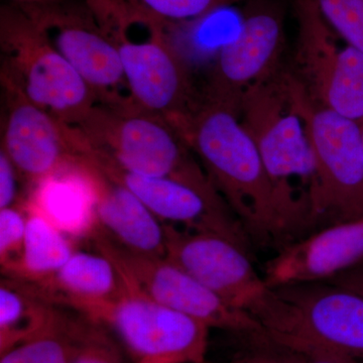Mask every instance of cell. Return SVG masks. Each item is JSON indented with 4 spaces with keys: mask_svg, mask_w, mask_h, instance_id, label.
Segmentation results:
<instances>
[{
    "mask_svg": "<svg viewBox=\"0 0 363 363\" xmlns=\"http://www.w3.org/2000/svg\"><path fill=\"white\" fill-rule=\"evenodd\" d=\"M175 128L199 157L250 240L279 250L297 240L283 200L238 114L201 99Z\"/></svg>",
    "mask_w": 363,
    "mask_h": 363,
    "instance_id": "1",
    "label": "cell"
},
{
    "mask_svg": "<svg viewBox=\"0 0 363 363\" xmlns=\"http://www.w3.org/2000/svg\"><path fill=\"white\" fill-rule=\"evenodd\" d=\"M241 124L252 138L276 186L297 240L312 233L311 196L315 167L302 117L294 104L288 72L255 86L243 97Z\"/></svg>",
    "mask_w": 363,
    "mask_h": 363,
    "instance_id": "2",
    "label": "cell"
},
{
    "mask_svg": "<svg viewBox=\"0 0 363 363\" xmlns=\"http://www.w3.org/2000/svg\"><path fill=\"white\" fill-rule=\"evenodd\" d=\"M267 340L308 346L363 362V294L323 283L271 289L252 313Z\"/></svg>",
    "mask_w": 363,
    "mask_h": 363,
    "instance_id": "3",
    "label": "cell"
},
{
    "mask_svg": "<svg viewBox=\"0 0 363 363\" xmlns=\"http://www.w3.org/2000/svg\"><path fill=\"white\" fill-rule=\"evenodd\" d=\"M288 81L314 161L310 196L313 233L363 218L362 125L315 104L290 72Z\"/></svg>",
    "mask_w": 363,
    "mask_h": 363,
    "instance_id": "4",
    "label": "cell"
},
{
    "mask_svg": "<svg viewBox=\"0 0 363 363\" xmlns=\"http://www.w3.org/2000/svg\"><path fill=\"white\" fill-rule=\"evenodd\" d=\"M0 45L1 78L61 123L78 125L97 104L94 91L18 4L0 9Z\"/></svg>",
    "mask_w": 363,
    "mask_h": 363,
    "instance_id": "5",
    "label": "cell"
},
{
    "mask_svg": "<svg viewBox=\"0 0 363 363\" xmlns=\"http://www.w3.org/2000/svg\"><path fill=\"white\" fill-rule=\"evenodd\" d=\"M74 128L88 147L130 173L173 179L204 192L218 193L180 133L164 117L96 104Z\"/></svg>",
    "mask_w": 363,
    "mask_h": 363,
    "instance_id": "6",
    "label": "cell"
},
{
    "mask_svg": "<svg viewBox=\"0 0 363 363\" xmlns=\"http://www.w3.org/2000/svg\"><path fill=\"white\" fill-rule=\"evenodd\" d=\"M98 252L116 264L128 286L147 297L199 320L210 328L266 338L262 324L250 313L235 309L164 257L131 252L112 240L104 231L93 238Z\"/></svg>",
    "mask_w": 363,
    "mask_h": 363,
    "instance_id": "7",
    "label": "cell"
},
{
    "mask_svg": "<svg viewBox=\"0 0 363 363\" xmlns=\"http://www.w3.org/2000/svg\"><path fill=\"white\" fill-rule=\"evenodd\" d=\"M105 28L121 55L130 92V108L164 117L176 124L199 104L187 64L167 33V23L152 21L145 40H133L123 21Z\"/></svg>",
    "mask_w": 363,
    "mask_h": 363,
    "instance_id": "8",
    "label": "cell"
},
{
    "mask_svg": "<svg viewBox=\"0 0 363 363\" xmlns=\"http://www.w3.org/2000/svg\"><path fill=\"white\" fill-rule=\"evenodd\" d=\"M296 72L315 104L363 124V54L325 21L313 0H296Z\"/></svg>",
    "mask_w": 363,
    "mask_h": 363,
    "instance_id": "9",
    "label": "cell"
},
{
    "mask_svg": "<svg viewBox=\"0 0 363 363\" xmlns=\"http://www.w3.org/2000/svg\"><path fill=\"white\" fill-rule=\"evenodd\" d=\"M285 18L281 0H247L240 30L219 49L202 99L238 116L248 91L281 71Z\"/></svg>",
    "mask_w": 363,
    "mask_h": 363,
    "instance_id": "10",
    "label": "cell"
},
{
    "mask_svg": "<svg viewBox=\"0 0 363 363\" xmlns=\"http://www.w3.org/2000/svg\"><path fill=\"white\" fill-rule=\"evenodd\" d=\"M89 320L114 333L138 360L206 363L211 328L160 304L126 283L123 295Z\"/></svg>",
    "mask_w": 363,
    "mask_h": 363,
    "instance_id": "11",
    "label": "cell"
},
{
    "mask_svg": "<svg viewBox=\"0 0 363 363\" xmlns=\"http://www.w3.org/2000/svg\"><path fill=\"white\" fill-rule=\"evenodd\" d=\"M47 33L52 45L94 91L99 101L128 106L117 91L126 85L121 55L104 21L86 0L21 6Z\"/></svg>",
    "mask_w": 363,
    "mask_h": 363,
    "instance_id": "12",
    "label": "cell"
},
{
    "mask_svg": "<svg viewBox=\"0 0 363 363\" xmlns=\"http://www.w3.org/2000/svg\"><path fill=\"white\" fill-rule=\"evenodd\" d=\"M164 227L167 259L226 304L252 315L271 288L255 271L248 248L221 234Z\"/></svg>",
    "mask_w": 363,
    "mask_h": 363,
    "instance_id": "13",
    "label": "cell"
},
{
    "mask_svg": "<svg viewBox=\"0 0 363 363\" xmlns=\"http://www.w3.org/2000/svg\"><path fill=\"white\" fill-rule=\"evenodd\" d=\"M82 157L131 191L162 223L186 230L221 234L250 248L247 233L219 193L204 192L173 179L130 173L88 147L83 149Z\"/></svg>",
    "mask_w": 363,
    "mask_h": 363,
    "instance_id": "14",
    "label": "cell"
},
{
    "mask_svg": "<svg viewBox=\"0 0 363 363\" xmlns=\"http://www.w3.org/2000/svg\"><path fill=\"white\" fill-rule=\"evenodd\" d=\"M1 84L6 104L1 150L20 175L35 185L81 159L73 126L33 104L6 79Z\"/></svg>",
    "mask_w": 363,
    "mask_h": 363,
    "instance_id": "15",
    "label": "cell"
},
{
    "mask_svg": "<svg viewBox=\"0 0 363 363\" xmlns=\"http://www.w3.org/2000/svg\"><path fill=\"white\" fill-rule=\"evenodd\" d=\"M363 266V218L339 222L278 250L267 262L271 289L333 281Z\"/></svg>",
    "mask_w": 363,
    "mask_h": 363,
    "instance_id": "16",
    "label": "cell"
},
{
    "mask_svg": "<svg viewBox=\"0 0 363 363\" xmlns=\"http://www.w3.org/2000/svg\"><path fill=\"white\" fill-rule=\"evenodd\" d=\"M14 281L43 300L70 308L87 319L125 290V281L109 257L101 252L78 250L51 278L39 283Z\"/></svg>",
    "mask_w": 363,
    "mask_h": 363,
    "instance_id": "17",
    "label": "cell"
},
{
    "mask_svg": "<svg viewBox=\"0 0 363 363\" xmlns=\"http://www.w3.org/2000/svg\"><path fill=\"white\" fill-rule=\"evenodd\" d=\"M83 160L96 189V212L101 230L131 252L166 257L164 223L128 188Z\"/></svg>",
    "mask_w": 363,
    "mask_h": 363,
    "instance_id": "18",
    "label": "cell"
},
{
    "mask_svg": "<svg viewBox=\"0 0 363 363\" xmlns=\"http://www.w3.org/2000/svg\"><path fill=\"white\" fill-rule=\"evenodd\" d=\"M28 202L72 240H93L101 230L96 189L82 157L33 185Z\"/></svg>",
    "mask_w": 363,
    "mask_h": 363,
    "instance_id": "19",
    "label": "cell"
},
{
    "mask_svg": "<svg viewBox=\"0 0 363 363\" xmlns=\"http://www.w3.org/2000/svg\"><path fill=\"white\" fill-rule=\"evenodd\" d=\"M26 218L25 245L20 269L11 279L39 283L51 278L76 252L72 238L62 233L33 205H23Z\"/></svg>",
    "mask_w": 363,
    "mask_h": 363,
    "instance_id": "20",
    "label": "cell"
},
{
    "mask_svg": "<svg viewBox=\"0 0 363 363\" xmlns=\"http://www.w3.org/2000/svg\"><path fill=\"white\" fill-rule=\"evenodd\" d=\"M57 306L26 291L13 279L0 286V355L49 328L60 314Z\"/></svg>",
    "mask_w": 363,
    "mask_h": 363,
    "instance_id": "21",
    "label": "cell"
},
{
    "mask_svg": "<svg viewBox=\"0 0 363 363\" xmlns=\"http://www.w3.org/2000/svg\"><path fill=\"white\" fill-rule=\"evenodd\" d=\"M83 322L60 312L49 328L0 355V363H71Z\"/></svg>",
    "mask_w": 363,
    "mask_h": 363,
    "instance_id": "22",
    "label": "cell"
},
{
    "mask_svg": "<svg viewBox=\"0 0 363 363\" xmlns=\"http://www.w3.org/2000/svg\"><path fill=\"white\" fill-rule=\"evenodd\" d=\"M135 13L167 25L202 20L241 0H116Z\"/></svg>",
    "mask_w": 363,
    "mask_h": 363,
    "instance_id": "23",
    "label": "cell"
},
{
    "mask_svg": "<svg viewBox=\"0 0 363 363\" xmlns=\"http://www.w3.org/2000/svg\"><path fill=\"white\" fill-rule=\"evenodd\" d=\"M339 37L363 54V0H313Z\"/></svg>",
    "mask_w": 363,
    "mask_h": 363,
    "instance_id": "24",
    "label": "cell"
},
{
    "mask_svg": "<svg viewBox=\"0 0 363 363\" xmlns=\"http://www.w3.org/2000/svg\"><path fill=\"white\" fill-rule=\"evenodd\" d=\"M26 218L23 207L0 209V264L13 278L20 269L25 245Z\"/></svg>",
    "mask_w": 363,
    "mask_h": 363,
    "instance_id": "25",
    "label": "cell"
},
{
    "mask_svg": "<svg viewBox=\"0 0 363 363\" xmlns=\"http://www.w3.org/2000/svg\"><path fill=\"white\" fill-rule=\"evenodd\" d=\"M71 363H125V360L109 331L84 317Z\"/></svg>",
    "mask_w": 363,
    "mask_h": 363,
    "instance_id": "26",
    "label": "cell"
},
{
    "mask_svg": "<svg viewBox=\"0 0 363 363\" xmlns=\"http://www.w3.org/2000/svg\"><path fill=\"white\" fill-rule=\"evenodd\" d=\"M214 363H305L295 351L286 350L277 344L267 342V348L252 351L228 362Z\"/></svg>",
    "mask_w": 363,
    "mask_h": 363,
    "instance_id": "27",
    "label": "cell"
},
{
    "mask_svg": "<svg viewBox=\"0 0 363 363\" xmlns=\"http://www.w3.org/2000/svg\"><path fill=\"white\" fill-rule=\"evenodd\" d=\"M18 169L4 150H0V209L14 206L18 195Z\"/></svg>",
    "mask_w": 363,
    "mask_h": 363,
    "instance_id": "28",
    "label": "cell"
},
{
    "mask_svg": "<svg viewBox=\"0 0 363 363\" xmlns=\"http://www.w3.org/2000/svg\"><path fill=\"white\" fill-rule=\"evenodd\" d=\"M286 350L297 352L305 363H362L354 358L318 350V348L308 347V346H296V347L286 348Z\"/></svg>",
    "mask_w": 363,
    "mask_h": 363,
    "instance_id": "29",
    "label": "cell"
},
{
    "mask_svg": "<svg viewBox=\"0 0 363 363\" xmlns=\"http://www.w3.org/2000/svg\"><path fill=\"white\" fill-rule=\"evenodd\" d=\"M330 281L363 294V267L346 272L342 276L338 277V278Z\"/></svg>",
    "mask_w": 363,
    "mask_h": 363,
    "instance_id": "30",
    "label": "cell"
},
{
    "mask_svg": "<svg viewBox=\"0 0 363 363\" xmlns=\"http://www.w3.org/2000/svg\"><path fill=\"white\" fill-rule=\"evenodd\" d=\"M11 4L21 6H39L48 4H58L65 0H11ZM91 6H106L111 4L112 0H86Z\"/></svg>",
    "mask_w": 363,
    "mask_h": 363,
    "instance_id": "31",
    "label": "cell"
},
{
    "mask_svg": "<svg viewBox=\"0 0 363 363\" xmlns=\"http://www.w3.org/2000/svg\"><path fill=\"white\" fill-rule=\"evenodd\" d=\"M138 363H174V362H167V360H162V359H140V360H138Z\"/></svg>",
    "mask_w": 363,
    "mask_h": 363,
    "instance_id": "32",
    "label": "cell"
},
{
    "mask_svg": "<svg viewBox=\"0 0 363 363\" xmlns=\"http://www.w3.org/2000/svg\"><path fill=\"white\" fill-rule=\"evenodd\" d=\"M362 145H363V124H362Z\"/></svg>",
    "mask_w": 363,
    "mask_h": 363,
    "instance_id": "33",
    "label": "cell"
}]
</instances>
